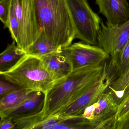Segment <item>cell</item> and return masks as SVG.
<instances>
[{
    "label": "cell",
    "instance_id": "1",
    "mask_svg": "<svg viewBox=\"0 0 129 129\" xmlns=\"http://www.w3.org/2000/svg\"><path fill=\"white\" fill-rule=\"evenodd\" d=\"M106 66L101 64L73 70L45 93L43 111L36 116L42 120L70 105L102 75Z\"/></svg>",
    "mask_w": 129,
    "mask_h": 129
},
{
    "label": "cell",
    "instance_id": "2",
    "mask_svg": "<svg viewBox=\"0 0 129 129\" xmlns=\"http://www.w3.org/2000/svg\"><path fill=\"white\" fill-rule=\"evenodd\" d=\"M41 28L62 49L75 39V31L67 0H35Z\"/></svg>",
    "mask_w": 129,
    "mask_h": 129
},
{
    "label": "cell",
    "instance_id": "3",
    "mask_svg": "<svg viewBox=\"0 0 129 129\" xmlns=\"http://www.w3.org/2000/svg\"><path fill=\"white\" fill-rule=\"evenodd\" d=\"M0 75L21 88L44 93L56 82L40 57L27 53L11 68L0 72Z\"/></svg>",
    "mask_w": 129,
    "mask_h": 129
},
{
    "label": "cell",
    "instance_id": "4",
    "mask_svg": "<svg viewBox=\"0 0 129 129\" xmlns=\"http://www.w3.org/2000/svg\"><path fill=\"white\" fill-rule=\"evenodd\" d=\"M75 31V38L96 46L101 19L91 9L88 0H67Z\"/></svg>",
    "mask_w": 129,
    "mask_h": 129
},
{
    "label": "cell",
    "instance_id": "5",
    "mask_svg": "<svg viewBox=\"0 0 129 129\" xmlns=\"http://www.w3.org/2000/svg\"><path fill=\"white\" fill-rule=\"evenodd\" d=\"M19 24V42L17 47L25 53L40 36L42 31L35 0H15Z\"/></svg>",
    "mask_w": 129,
    "mask_h": 129
},
{
    "label": "cell",
    "instance_id": "6",
    "mask_svg": "<svg viewBox=\"0 0 129 129\" xmlns=\"http://www.w3.org/2000/svg\"><path fill=\"white\" fill-rule=\"evenodd\" d=\"M109 71L106 66L102 75L79 97L52 117H69L80 115L82 114L87 107L97 102L112 82V79Z\"/></svg>",
    "mask_w": 129,
    "mask_h": 129
},
{
    "label": "cell",
    "instance_id": "7",
    "mask_svg": "<svg viewBox=\"0 0 129 129\" xmlns=\"http://www.w3.org/2000/svg\"><path fill=\"white\" fill-rule=\"evenodd\" d=\"M129 40V19L115 26L101 22L98 45L111 56L112 68H115L119 55Z\"/></svg>",
    "mask_w": 129,
    "mask_h": 129
},
{
    "label": "cell",
    "instance_id": "8",
    "mask_svg": "<svg viewBox=\"0 0 129 129\" xmlns=\"http://www.w3.org/2000/svg\"><path fill=\"white\" fill-rule=\"evenodd\" d=\"M62 50L69 59L73 70L101 64L110 56L100 47L83 42L75 43Z\"/></svg>",
    "mask_w": 129,
    "mask_h": 129
},
{
    "label": "cell",
    "instance_id": "9",
    "mask_svg": "<svg viewBox=\"0 0 129 129\" xmlns=\"http://www.w3.org/2000/svg\"><path fill=\"white\" fill-rule=\"evenodd\" d=\"M45 99L44 93L35 91L15 107L0 111L1 120L10 118L13 121L40 114L43 109Z\"/></svg>",
    "mask_w": 129,
    "mask_h": 129
},
{
    "label": "cell",
    "instance_id": "10",
    "mask_svg": "<svg viewBox=\"0 0 129 129\" xmlns=\"http://www.w3.org/2000/svg\"><path fill=\"white\" fill-rule=\"evenodd\" d=\"M100 13L106 18V24L118 25L129 19V4L126 0H95Z\"/></svg>",
    "mask_w": 129,
    "mask_h": 129
},
{
    "label": "cell",
    "instance_id": "11",
    "mask_svg": "<svg viewBox=\"0 0 129 129\" xmlns=\"http://www.w3.org/2000/svg\"><path fill=\"white\" fill-rule=\"evenodd\" d=\"M40 58L56 82L67 77L73 71L69 59L62 50L51 53Z\"/></svg>",
    "mask_w": 129,
    "mask_h": 129
},
{
    "label": "cell",
    "instance_id": "12",
    "mask_svg": "<svg viewBox=\"0 0 129 129\" xmlns=\"http://www.w3.org/2000/svg\"><path fill=\"white\" fill-rule=\"evenodd\" d=\"M108 90L96 103L93 118L91 121H100L111 117L117 114L118 103L113 93L109 90Z\"/></svg>",
    "mask_w": 129,
    "mask_h": 129
},
{
    "label": "cell",
    "instance_id": "13",
    "mask_svg": "<svg viewBox=\"0 0 129 129\" xmlns=\"http://www.w3.org/2000/svg\"><path fill=\"white\" fill-rule=\"evenodd\" d=\"M62 49L61 47L49 39L46 35L44 30L42 29L39 37L26 53L41 57L51 53L61 51Z\"/></svg>",
    "mask_w": 129,
    "mask_h": 129
},
{
    "label": "cell",
    "instance_id": "14",
    "mask_svg": "<svg viewBox=\"0 0 129 129\" xmlns=\"http://www.w3.org/2000/svg\"><path fill=\"white\" fill-rule=\"evenodd\" d=\"M26 54L17 47L13 41L0 55V72L11 68Z\"/></svg>",
    "mask_w": 129,
    "mask_h": 129
},
{
    "label": "cell",
    "instance_id": "15",
    "mask_svg": "<svg viewBox=\"0 0 129 129\" xmlns=\"http://www.w3.org/2000/svg\"><path fill=\"white\" fill-rule=\"evenodd\" d=\"M34 91L20 88L1 97L0 111L15 107L29 97Z\"/></svg>",
    "mask_w": 129,
    "mask_h": 129
},
{
    "label": "cell",
    "instance_id": "16",
    "mask_svg": "<svg viewBox=\"0 0 129 129\" xmlns=\"http://www.w3.org/2000/svg\"><path fill=\"white\" fill-rule=\"evenodd\" d=\"M108 89L113 93L118 105L124 100L129 95V69L112 81Z\"/></svg>",
    "mask_w": 129,
    "mask_h": 129
},
{
    "label": "cell",
    "instance_id": "17",
    "mask_svg": "<svg viewBox=\"0 0 129 129\" xmlns=\"http://www.w3.org/2000/svg\"><path fill=\"white\" fill-rule=\"evenodd\" d=\"M9 30L12 38L18 45L20 38L19 24L16 13L15 0H10V10L9 19Z\"/></svg>",
    "mask_w": 129,
    "mask_h": 129
},
{
    "label": "cell",
    "instance_id": "18",
    "mask_svg": "<svg viewBox=\"0 0 129 129\" xmlns=\"http://www.w3.org/2000/svg\"><path fill=\"white\" fill-rule=\"evenodd\" d=\"M115 68L119 76L123 74L129 69V40L119 55Z\"/></svg>",
    "mask_w": 129,
    "mask_h": 129
},
{
    "label": "cell",
    "instance_id": "19",
    "mask_svg": "<svg viewBox=\"0 0 129 129\" xmlns=\"http://www.w3.org/2000/svg\"><path fill=\"white\" fill-rule=\"evenodd\" d=\"M10 0L0 1V19L5 28H8Z\"/></svg>",
    "mask_w": 129,
    "mask_h": 129
},
{
    "label": "cell",
    "instance_id": "20",
    "mask_svg": "<svg viewBox=\"0 0 129 129\" xmlns=\"http://www.w3.org/2000/svg\"><path fill=\"white\" fill-rule=\"evenodd\" d=\"M20 88H22L3 79L0 81V96L2 97L9 93Z\"/></svg>",
    "mask_w": 129,
    "mask_h": 129
},
{
    "label": "cell",
    "instance_id": "21",
    "mask_svg": "<svg viewBox=\"0 0 129 129\" xmlns=\"http://www.w3.org/2000/svg\"><path fill=\"white\" fill-rule=\"evenodd\" d=\"M129 112V95L118 105L116 114L117 120H118Z\"/></svg>",
    "mask_w": 129,
    "mask_h": 129
},
{
    "label": "cell",
    "instance_id": "22",
    "mask_svg": "<svg viewBox=\"0 0 129 129\" xmlns=\"http://www.w3.org/2000/svg\"><path fill=\"white\" fill-rule=\"evenodd\" d=\"M116 129H129V112L118 120Z\"/></svg>",
    "mask_w": 129,
    "mask_h": 129
},
{
    "label": "cell",
    "instance_id": "23",
    "mask_svg": "<svg viewBox=\"0 0 129 129\" xmlns=\"http://www.w3.org/2000/svg\"><path fill=\"white\" fill-rule=\"evenodd\" d=\"M96 103L87 107L81 114V115L89 120H92L93 118V114L96 106Z\"/></svg>",
    "mask_w": 129,
    "mask_h": 129
},
{
    "label": "cell",
    "instance_id": "24",
    "mask_svg": "<svg viewBox=\"0 0 129 129\" xmlns=\"http://www.w3.org/2000/svg\"><path fill=\"white\" fill-rule=\"evenodd\" d=\"M15 123L10 118L2 120L0 122L1 129H15Z\"/></svg>",
    "mask_w": 129,
    "mask_h": 129
}]
</instances>
